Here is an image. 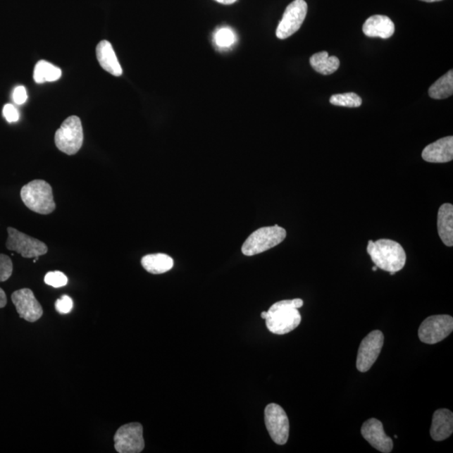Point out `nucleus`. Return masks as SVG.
<instances>
[{"instance_id": "nucleus-31", "label": "nucleus", "mask_w": 453, "mask_h": 453, "mask_svg": "<svg viewBox=\"0 0 453 453\" xmlns=\"http://www.w3.org/2000/svg\"><path fill=\"white\" fill-rule=\"evenodd\" d=\"M215 1L222 4H232L237 1V0H215Z\"/></svg>"}, {"instance_id": "nucleus-26", "label": "nucleus", "mask_w": 453, "mask_h": 453, "mask_svg": "<svg viewBox=\"0 0 453 453\" xmlns=\"http://www.w3.org/2000/svg\"><path fill=\"white\" fill-rule=\"evenodd\" d=\"M13 273V263L8 255L0 254V283L11 278Z\"/></svg>"}, {"instance_id": "nucleus-11", "label": "nucleus", "mask_w": 453, "mask_h": 453, "mask_svg": "<svg viewBox=\"0 0 453 453\" xmlns=\"http://www.w3.org/2000/svg\"><path fill=\"white\" fill-rule=\"evenodd\" d=\"M384 334L379 330H376L368 334L359 346L357 357L358 371L365 373L371 368L380 354L384 345Z\"/></svg>"}, {"instance_id": "nucleus-9", "label": "nucleus", "mask_w": 453, "mask_h": 453, "mask_svg": "<svg viewBox=\"0 0 453 453\" xmlns=\"http://www.w3.org/2000/svg\"><path fill=\"white\" fill-rule=\"evenodd\" d=\"M265 422L271 439L278 445L287 442L290 433V423L287 413L279 404H268L265 410Z\"/></svg>"}, {"instance_id": "nucleus-24", "label": "nucleus", "mask_w": 453, "mask_h": 453, "mask_svg": "<svg viewBox=\"0 0 453 453\" xmlns=\"http://www.w3.org/2000/svg\"><path fill=\"white\" fill-rule=\"evenodd\" d=\"M236 42V35L230 28H221L214 34V42L220 48L230 47Z\"/></svg>"}, {"instance_id": "nucleus-23", "label": "nucleus", "mask_w": 453, "mask_h": 453, "mask_svg": "<svg viewBox=\"0 0 453 453\" xmlns=\"http://www.w3.org/2000/svg\"><path fill=\"white\" fill-rule=\"evenodd\" d=\"M330 103L335 106L358 108L362 105V99L354 92H347L344 94H335L330 99Z\"/></svg>"}, {"instance_id": "nucleus-33", "label": "nucleus", "mask_w": 453, "mask_h": 453, "mask_svg": "<svg viewBox=\"0 0 453 453\" xmlns=\"http://www.w3.org/2000/svg\"><path fill=\"white\" fill-rule=\"evenodd\" d=\"M266 316H267V311H263V312H262V314H261V318H262L263 319H266Z\"/></svg>"}, {"instance_id": "nucleus-10", "label": "nucleus", "mask_w": 453, "mask_h": 453, "mask_svg": "<svg viewBox=\"0 0 453 453\" xmlns=\"http://www.w3.org/2000/svg\"><path fill=\"white\" fill-rule=\"evenodd\" d=\"M307 8L309 7L305 0H294L290 3L277 27L276 37L284 39L296 33L306 19Z\"/></svg>"}, {"instance_id": "nucleus-2", "label": "nucleus", "mask_w": 453, "mask_h": 453, "mask_svg": "<svg viewBox=\"0 0 453 453\" xmlns=\"http://www.w3.org/2000/svg\"><path fill=\"white\" fill-rule=\"evenodd\" d=\"M367 252L376 266L390 272L391 275L402 271L406 265L407 254L402 244L391 240L368 241Z\"/></svg>"}, {"instance_id": "nucleus-27", "label": "nucleus", "mask_w": 453, "mask_h": 453, "mask_svg": "<svg viewBox=\"0 0 453 453\" xmlns=\"http://www.w3.org/2000/svg\"><path fill=\"white\" fill-rule=\"evenodd\" d=\"M73 302L71 297L63 296L56 302V310L61 314H68L72 311Z\"/></svg>"}, {"instance_id": "nucleus-7", "label": "nucleus", "mask_w": 453, "mask_h": 453, "mask_svg": "<svg viewBox=\"0 0 453 453\" xmlns=\"http://www.w3.org/2000/svg\"><path fill=\"white\" fill-rule=\"evenodd\" d=\"M453 331V318L449 315L429 316L418 330L420 340L426 345H435L445 340Z\"/></svg>"}, {"instance_id": "nucleus-32", "label": "nucleus", "mask_w": 453, "mask_h": 453, "mask_svg": "<svg viewBox=\"0 0 453 453\" xmlns=\"http://www.w3.org/2000/svg\"><path fill=\"white\" fill-rule=\"evenodd\" d=\"M421 1L428 2V3H433V2L442 1V0H421Z\"/></svg>"}, {"instance_id": "nucleus-12", "label": "nucleus", "mask_w": 453, "mask_h": 453, "mask_svg": "<svg viewBox=\"0 0 453 453\" xmlns=\"http://www.w3.org/2000/svg\"><path fill=\"white\" fill-rule=\"evenodd\" d=\"M11 300L20 318L29 323H35L42 318V306L35 297L32 290L23 288L16 290L12 294Z\"/></svg>"}, {"instance_id": "nucleus-14", "label": "nucleus", "mask_w": 453, "mask_h": 453, "mask_svg": "<svg viewBox=\"0 0 453 453\" xmlns=\"http://www.w3.org/2000/svg\"><path fill=\"white\" fill-rule=\"evenodd\" d=\"M423 160L430 163H447L453 159V137L442 138L430 144L421 154Z\"/></svg>"}, {"instance_id": "nucleus-19", "label": "nucleus", "mask_w": 453, "mask_h": 453, "mask_svg": "<svg viewBox=\"0 0 453 453\" xmlns=\"http://www.w3.org/2000/svg\"><path fill=\"white\" fill-rule=\"evenodd\" d=\"M142 265L151 274L161 275L173 269L174 261L169 255L153 254L145 255L142 259Z\"/></svg>"}, {"instance_id": "nucleus-20", "label": "nucleus", "mask_w": 453, "mask_h": 453, "mask_svg": "<svg viewBox=\"0 0 453 453\" xmlns=\"http://www.w3.org/2000/svg\"><path fill=\"white\" fill-rule=\"evenodd\" d=\"M310 63L316 72L323 75H331L340 68V61L336 56H329L327 51H322L312 56Z\"/></svg>"}, {"instance_id": "nucleus-6", "label": "nucleus", "mask_w": 453, "mask_h": 453, "mask_svg": "<svg viewBox=\"0 0 453 453\" xmlns=\"http://www.w3.org/2000/svg\"><path fill=\"white\" fill-rule=\"evenodd\" d=\"M6 248L20 254L23 258H37L48 252V247L41 240L24 234L16 228L8 227Z\"/></svg>"}, {"instance_id": "nucleus-28", "label": "nucleus", "mask_w": 453, "mask_h": 453, "mask_svg": "<svg viewBox=\"0 0 453 453\" xmlns=\"http://www.w3.org/2000/svg\"><path fill=\"white\" fill-rule=\"evenodd\" d=\"M3 114L8 123H15L19 120L20 113L18 110L11 104L4 105Z\"/></svg>"}, {"instance_id": "nucleus-29", "label": "nucleus", "mask_w": 453, "mask_h": 453, "mask_svg": "<svg viewBox=\"0 0 453 453\" xmlns=\"http://www.w3.org/2000/svg\"><path fill=\"white\" fill-rule=\"evenodd\" d=\"M27 92L23 86L17 87L13 92V100L16 104H24L27 100Z\"/></svg>"}, {"instance_id": "nucleus-18", "label": "nucleus", "mask_w": 453, "mask_h": 453, "mask_svg": "<svg viewBox=\"0 0 453 453\" xmlns=\"http://www.w3.org/2000/svg\"><path fill=\"white\" fill-rule=\"evenodd\" d=\"M438 230L442 243L452 247L453 245V206L450 204L440 206L438 214Z\"/></svg>"}, {"instance_id": "nucleus-34", "label": "nucleus", "mask_w": 453, "mask_h": 453, "mask_svg": "<svg viewBox=\"0 0 453 453\" xmlns=\"http://www.w3.org/2000/svg\"><path fill=\"white\" fill-rule=\"evenodd\" d=\"M372 270H373V271H376L378 270V267L377 266H373Z\"/></svg>"}, {"instance_id": "nucleus-21", "label": "nucleus", "mask_w": 453, "mask_h": 453, "mask_svg": "<svg viewBox=\"0 0 453 453\" xmlns=\"http://www.w3.org/2000/svg\"><path fill=\"white\" fill-rule=\"evenodd\" d=\"M429 96L433 99H445L453 94V72L448 71L430 87Z\"/></svg>"}, {"instance_id": "nucleus-15", "label": "nucleus", "mask_w": 453, "mask_h": 453, "mask_svg": "<svg viewBox=\"0 0 453 453\" xmlns=\"http://www.w3.org/2000/svg\"><path fill=\"white\" fill-rule=\"evenodd\" d=\"M453 433V414L447 409L435 411L430 426V437L434 441L441 442L447 439Z\"/></svg>"}, {"instance_id": "nucleus-30", "label": "nucleus", "mask_w": 453, "mask_h": 453, "mask_svg": "<svg viewBox=\"0 0 453 453\" xmlns=\"http://www.w3.org/2000/svg\"><path fill=\"white\" fill-rule=\"evenodd\" d=\"M7 304V297L4 290L0 288V309H4Z\"/></svg>"}, {"instance_id": "nucleus-8", "label": "nucleus", "mask_w": 453, "mask_h": 453, "mask_svg": "<svg viewBox=\"0 0 453 453\" xmlns=\"http://www.w3.org/2000/svg\"><path fill=\"white\" fill-rule=\"evenodd\" d=\"M114 447L118 453H139L144 450L143 426L138 422L122 426L114 435Z\"/></svg>"}, {"instance_id": "nucleus-13", "label": "nucleus", "mask_w": 453, "mask_h": 453, "mask_svg": "<svg viewBox=\"0 0 453 453\" xmlns=\"http://www.w3.org/2000/svg\"><path fill=\"white\" fill-rule=\"evenodd\" d=\"M363 438L376 450L384 453L391 452L394 442L385 433L380 421L371 418L364 422L361 428Z\"/></svg>"}, {"instance_id": "nucleus-5", "label": "nucleus", "mask_w": 453, "mask_h": 453, "mask_svg": "<svg viewBox=\"0 0 453 453\" xmlns=\"http://www.w3.org/2000/svg\"><path fill=\"white\" fill-rule=\"evenodd\" d=\"M83 130L80 118L77 116L68 117L55 135L56 147L68 156L77 154L82 147Z\"/></svg>"}, {"instance_id": "nucleus-25", "label": "nucleus", "mask_w": 453, "mask_h": 453, "mask_svg": "<svg viewBox=\"0 0 453 453\" xmlns=\"http://www.w3.org/2000/svg\"><path fill=\"white\" fill-rule=\"evenodd\" d=\"M45 283L54 288H60L65 287L68 284V277L66 276L63 272L61 271H51L48 272L44 279Z\"/></svg>"}, {"instance_id": "nucleus-3", "label": "nucleus", "mask_w": 453, "mask_h": 453, "mask_svg": "<svg viewBox=\"0 0 453 453\" xmlns=\"http://www.w3.org/2000/svg\"><path fill=\"white\" fill-rule=\"evenodd\" d=\"M20 197L24 204L34 213L48 215L56 209L52 187L44 180H34L25 185Z\"/></svg>"}, {"instance_id": "nucleus-16", "label": "nucleus", "mask_w": 453, "mask_h": 453, "mask_svg": "<svg viewBox=\"0 0 453 453\" xmlns=\"http://www.w3.org/2000/svg\"><path fill=\"white\" fill-rule=\"evenodd\" d=\"M363 32L368 37L389 39L395 33V24L388 16L373 15L365 21Z\"/></svg>"}, {"instance_id": "nucleus-22", "label": "nucleus", "mask_w": 453, "mask_h": 453, "mask_svg": "<svg viewBox=\"0 0 453 453\" xmlns=\"http://www.w3.org/2000/svg\"><path fill=\"white\" fill-rule=\"evenodd\" d=\"M61 77V70L46 61H38L34 70V80L37 83L55 82Z\"/></svg>"}, {"instance_id": "nucleus-4", "label": "nucleus", "mask_w": 453, "mask_h": 453, "mask_svg": "<svg viewBox=\"0 0 453 453\" xmlns=\"http://www.w3.org/2000/svg\"><path fill=\"white\" fill-rule=\"evenodd\" d=\"M287 235V230L278 225L259 228L245 240L242 253L246 256H254L266 252L283 243Z\"/></svg>"}, {"instance_id": "nucleus-1", "label": "nucleus", "mask_w": 453, "mask_h": 453, "mask_svg": "<svg viewBox=\"0 0 453 453\" xmlns=\"http://www.w3.org/2000/svg\"><path fill=\"white\" fill-rule=\"evenodd\" d=\"M304 304L302 299L275 303L267 311L266 327L272 333L284 335L296 329L302 322L298 309Z\"/></svg>"}, {"instance_id": "nucleus-17", "label": "nucleus", "mask_w": 453, "mask_h": 453, "mask_svg": "<svg viewBox=\"0 0 453 453\" xmlns=\"http://www.w3.org/2000/svg\"><path fill=\"white\" fill-rule=\"evenodd\" d=\"M96 54L101 67L105 71L112 74L113 76H121L123 70L111 43L108 41L100 42L97 46Z\"/></svg>"}]
</instances>
